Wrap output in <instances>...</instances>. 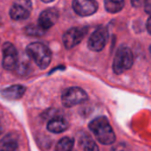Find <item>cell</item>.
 Masks as SVG:
<instances>
[{
    "instance_id": "6da1fadb",
    "label": "cell",
    "mask_w": 151,
    "mask_h": 151,
    "mask_svg": "<svg viewBox=\"0 0 151 151\" xmlns=\"http://www.w3.org/2000/svg\"><path fill=\"white\" fill-rule=\"evenodd\" d=\"M89 130L96 139L104 145H111L116 142L115 133L106 117H97L88 124Z\"/></svg>"
},
{
    "instance_id": "7a4b0ae2",
    "label": "cell",
    "mask_w": 151,
    "mask_h": 151,
    "mask_svg": "<svg viewBox=\"0 0 151 151\" xmlns=\"http://www.w3.org/2000/svg\"><path fill=\"white\" fill-rule=\"evenodd\" d=\"M27 54L41 69H46L51 61L52 53L50 48L42 42H32L26 48Z\"/></svg>"
},
{
    "instance_id": "3957f363",
    "label": "cell",
    "mask_w": 151,
    "mask_h": 151,
    "mask_svg": "<svg viewBox=\"0 0 151 151\" xmlns=\"http://www.w3.org/2000/svg\"><path fill=\"white\" fill-rule=\"evenodd\" d=\"M134 64V54L131 49L122 45L116 51L112 68L116 74H121L129 70Z\"/></svg>"
},
{
    "instance_id": "277c9868",
    "label": "cell",
    "mask_w": 151,
    "mask_h": 151,
    "mask_svg": "<svg viewBox=\"0 0 151 151\" xmlns=\"http://www.w3.org/2000/svg\"><path fill=\"white\" fill-rule=\"evenodd\" d=\"M88 94L79 87H71L64 90L62 94V104L65 108H71L88 100Z\"/></svg>"
},
{
    "instance_id": "5b68a950",
    "label": "cell",
    "mask_w": 151,
    "mask_h": 151,
    "mask_svg": "<svg viewBox=\"0 0 151 151\" xmlns=\"http://www.w3.org/2000/svg\"><path fill=\"white\" fill-rule=\"evenodd\" d=\"M109 39V31L105 27L96 28L89 36L88 41V47L90 50L99 52L106 46Z\"/></svg>"
},
{
    "instance_id": "8992f818",
    "label": "cell",
    "mask_w": 151,
    "mask_h": 151,
    "mask_svg": "<svg viewBox=\"0 0 151 151\" xmlns=\"http://www.w3.org/2000/svg\"><path fill=\"white\" fill-rule=\"evenodd\" d=\"M88 32V27H72L67 30L63 35V43L66 50H71L77 46L86 36Z\"/></svg>"
},
{
    "instance_id": "52a82bcc",
    "label": "cell",
    "mask_w": 151,
    "mask_h": 151,
    "mask_svg": "<svg viewBox=\"0 0 151 151\" xmlns=\"http://www.w3.org/2000/svg\"><path fill=\"white\" fill-rule=\"evenodd\" d=\"M3 59L2 65L5 70L12 71L14 70L18 63V51L15 46L9 42L3 44L2 47Z\"/></svg>"
},
{
    "instance_id": "ba28073f",
    "label": "cell",
    "mask_w": 151,
    "mask_h": 151,
    "mask_svg": "<svg viewBox=\"0 0 151 151\" xmlns=\"http://www.w3.org/2000/svg\"><path fill=\"white\" fill-rule=\"evenodd\" d=\"M73 9L79 16H91L97 12L98 3L94 0H74Z\"/></svg>"
},
{
    "instance_id": "9c48e42d",
    "label": "cell",
    "mask_w": 151,
    "mask_h": 151,
    "mask_svg": "<svg viewBox=\"0 0 151 151\" xmlns=\"http://www.w3.org/2000/svg\"><path fill=\"white\" fill-rule=\"evenodd\" d=\"M59 12L56 8H50L41 12L38 18L37 25L44 31L51 28L58 21Z\"/></svg>"
},
{
    "instance_id": "30bf717a",
    "label": "cell",
    "mask_w": 151,
    "mask_h": 151,
    "mask_svg": "<svg viewBox=\"0 0 151 151\" xmlns=\"http://www.w3.org/2000/svg\"><path fill=\"white\" fill-rule=\"evenodd\" d=\"M26 92V88L19 84L12 85L10 87H7L5 88H3L0 91V94L2 97H4L6 100L10 101H15L20 99Z\"/></svg>"
},
{
    "instance_id": "8fae6325",
    "label": "cell",
    "mask_w": 151,
    "mask_h": 151,
    "mask_svg": "<svg viewBox=\"0 0 151 151\" xmlns=\"http://www.w3.org/2000/svg\"><path fill=\"white\" fill-rule=\"evenodd\" d=\"M9 14L13 20H24L30 16V7L24 5V3H15L11 7Z\"/></svg>"
},
{
    "instance_id": "7c38bea8",
    "label": "cell",
    "mask_w": 151,
    "mask_h": 151,
    "mask_svg": "<svg viewBox=\"0 0 151 151\" xmlns=\"http://www.w3.org/2000/svg\"><path fill=\"white\" fill-rule=\"evenodd\" d=\"M69 127L68 121L61 116H56L48 122L47 129L52 134H61L66 131Z\"/></svg>"
},
{
    "instance_id": "4fadbf2b",
    "label": "cell",
    "mask_w": 151,
    "mask_h": 151,
    "mask_svg": "<svg viewBox=\"0 0 151 151\" xmlns=\"http://www.w3.org/2000/svg\"><path fill=\"white\" fill-rule=\"evenodd\" d=\"M0 151H19V144L13 134H7L0 141Z\"/></svg>"
},
{
    "instance_id": "5bb4252c",
    "label": "cell",
    "mask_w": 151,
    "mask_h": 151,
    "mask_svg": "<svg viewBox=\"0 0 151 151\" xmlns=\"http://www.w3.org/2000/svg\"><path fill=\"white\" fill-rule=\"evenodd\" d=\"M80 145L82 146L83 151H99V148L95 141L89 135H84L80 139Z\"/></svg>"
},
{
    "instance_id": "9a60e30c",
    "label": "cell",
    "mask_w": 151,
    "mask_h": 151,
    "mask_svg": "<svg viewBox=\"0 0 151 151\" xmlns=\"http://www.w3.org/2000/svg\"><path fill=\"white\" fill-rule=\"evenodd\" d=\"M125 6L124 1H113V0H106L104 1L105 10L110 13H117L120 12Z\"/></svg>"
},
{
    "instance_id": "2e32d148",
    "label": "cell",
    "mask_w": 151,
    "mask_h": 151,
    "mask_svg": "<svg viewBox=\"0 0 151 151\" xmlns=\"http://www.w3.org/2000/svg\"><path fill=\"white\" fill-rule=\"evenodd\" d=\"M73 145L74 141L73 138L63 137L58 142L56 145V151H72Z\"/></svg>"
},
{
    "instance_id": "e0dca14e",
    "label": "cell",
    "mask_w": 151,
    "mask_h": 151,
    "mask_svg": "<svg viewBox=\"0 0 151 151\" xmlns=\"http://www.w3.org/2000/svg\"><path fill=\"white\" fill-rule=\"evenodd\" d=\"M46 31L42 30L38 25L30 24L24 27V33L29 36H42L45 34Z\"/></svg>"
},
{
    "instance_id": "ac0fdd59",
    "label": "cell",
    "mask_w": 151,
    "mask_h": 151,
    "mask_svg": "<svg viewBox=\"0 0 151 151\" xmlns=\"http://www.w3.org/2000/svg\"><path fill=\"white\" fill-rule=\"evenodd\" d=\"M111 151H127V147H126L125 144L119 143V144L114 146V147L111 150Z\"/></svg>"
},
{
    "instance_id": "d6986e66",
    "label": "cell",
    "mask_w": 151,
    "mask_h": 151,
    "mask_svg": "<svg viewBox=\"0 0 151 151\" xmlns=\"http://www.w3.org/2000/svg\"><path fill=\"white\" fill-rule=\"evenodd\" d=\"M144 9H145V11L149 13V14H150L151 12V2L149 0V1H146L145 2V4H144Z\"/></svg>"
},
{
    "instance_id": "ffe728a7",
    "label": "cell",
    "mask_w": 151,
    "mask_h": 151,
    "mask_svg": "<svg viewBox=\"0 0 151 151\" xmlns=\"http://www.w3.org/2000/svg\"><path fill=\"white\" fill-rule=\"evenodd\" d=\"M150 18H149L147 20V30H148L149 34H150Z\"/></svg>"
},
{
    "instance_id": "44dd1931",
    "label": "cell",
    "mask_w": 151,
    "mask_h": 151,
    "mask_svg": "<svg viewBox=\"0 0 151 151\" xmlns=\"http://www.w3.org/2000/svg\"><path fill=\"white\" fill-rule=\"evenodd\" d=\"M142 1H139V2H134V1H132V4H133V5H134L135 7L139 6V5L142 4Z\"/></svg>"
}]
</instances>
